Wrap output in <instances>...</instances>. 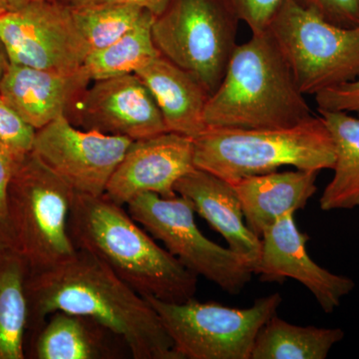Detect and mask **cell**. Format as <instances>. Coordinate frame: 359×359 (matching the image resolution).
<instances>
[{"label":"cell","instance_id":"cell-1","mask_svg":"<svg viewBox=\"0 0 359 359\" xmlns=\"http://www.w3.org/2000/svg\"><path fill=\"white\" fill-rule=\"evenodd\" d=\"M27 332L55 311L92 318L121 337L134 359H181L159 314L143 295L85 250L26 280Z\"/></svg>","mask_w":359,"mask_h":359},{"label":"cell","instance_id":"cell-2","mask_svg":"<svg viewBox=\"0 0 359 359\" xmlns=\"http://www.w3.org/2000/svg\"><path fill=\"white\" fill-rule=\"evenodd\" d=\"M69 231L76 249L100 259L144 297L180 304L195 297L198 276L105 196L75 193Z\"/></svg>","mask_w":359,"mask_h":359},{"label":"cell","instance_id":"cell-3","mask_svg":"<svg viewBox=\"0 0 359 359\" xmlns=\"http://www.w3.org/2000/svg\"><path fill=\"white\" fill-rule=\"evenodd\" d=\"M289 65L268 32L238 44L218 88L208 99L207 127L273 129L294 126L314 114Z\"/></svg>","mask_w":359,"mask_h":359},{"label":"cell","instance_id":"cell-4","mask_svg":"<svg viewBox=\"0 0 359 359\" xmlns=\"http://www.w3.org/2000/svg\"><path fill=\"white\" fill-rule=\"evenodd\" d=\"M194 164L233 184L285 166L320 172L334 166V145L320 115L273 129L207 127L193 139Z\"/></svg>","mask_w":359,"mask_h":359},{"label":"cell","instance_id":"cell-5","mask_svg":"<svg viewBox=\"0 0 359 359\" xmlns=\"http://www.w3.org/2000/svg\"><path fill=\"white\" fill-rule=\"evenodd\" d=\"M75 192L33 151L18 162L8 189L6 231L28 276L76 254L69 216Z\"/></svg>","mask_w":359,"mask_h":359},{"label":"cell","instance_id":"cell-6","mask_svg":"<svg viewBox=\"0 0 359 359\" xmlns=\"http://www.w3.org/2000/svg\"><path fill=\"white\" fill-rule=\"evenodd\" d=\"M268 32L304 95L316 96L359 75V27L332 25L287 0Z\"/></svg>","mask_w":359,"mask_h":359},{"label":"cell","instance_id":"cell-7","mask_svg":"<svg viewBox=\"0 0 359 359\" xmlns=\"http://www.w3.org/2000/svg\"><path fill=\"white\" fill-rule=\"evenodd\" d=\"M238 22L222 0H169L154 18L153 39L161 55L197 78L211 96L237 47Z\"/></svg>","mask_w":359,"mask_h":359},{"label":"cell","instance_id":"cell-8","mask_svg":"<svg viewBox=\"0 0 359 359\" xmlns=\"http://www.w3.org/2000/svg\"><path fill=\"white\" fill-rule=\"evenodd\" d=\"M146 299L159 314L181 359H250L257 335L278 313L282 295L257 299L248 309L218 302H185Z\"/></svg>","mask_w":359,"mask_h":359},{"label":"cell","instance_id":"cell-9","mask_svg":"<svg viewBox=\"0 0 359 359\" xmlns=\"http://www.w3.org/2000/svg\"><path fill=\"white\" fill-rule=\"evenodd\" d=\"M127 208L135 221L194 275L216 283L230 294H240L252 280V264L203 235L196 224L195 209L183 196L142 194Z\"/></svg>","mask_w":359,"mask_h":359},{"label":"cell","instance_id":"cell-10","mask_svg":"<svg viewBox=\"0 0 359 359\" xmlns=\"http://www.w3.org/2000/svg\"><path fill=\"white\" fill-rule=\"evenodd\" d=\"M0 39L13 65L72 72L83 67L90 48L72 8L60 0H37L0 14Z\"/></svg>","mask_w":359,"mask_h":359},{"label":"cell","instance_id":"cell-11","mask_svg":"<svg viewBox=\"0 0 359 359\" xmlns=\"http://www.w3.org/2000/svg\"><path fill=\"white\" fill-rule=\"evenodd\" d=\"M132 140L75 126L65 116L37 130L33 153L75 193L103 196Z\"/></svg>","mask_w":359,"mask_h":359},{"label":"cell","instance_id":"cell-12","mask_svg":"<svg viewBox=\"0 0 359 359\" xmlns=\"http://www.w3.org/2000/svg\"><path fill=\"white\" fill-rule=\"evenodd\" d=\"M68 119L79 128L132 141L168 132L154 97L135 73L92 81Z\"/></svg>","mask_w":359,"mask_h":359},{"label":"cell","instance_id":"cell-13","mask_svg":"<svg viewBox=\"0 0 359 359\" xmlns=\"http://www.w3.org/2000/svg\"><path fill=\"white\" fill-rule=\"evenodd\" d=\"M294 214L283 215L264 231L254 275L259 276L262 282L297 280L313 294L325 313H334L342 299L353 292L355 283L348 276L321 268L309 257L306 250L309 237L297 228Z\"/></svg>","mask_w":359,"mask_h":359},{"label":"cell","instance_id":"cell-14","mask_svg":"<svg viewBox=\"0 0 359 359\" xmlns=\"http://www.w3.org/2000/svg\"><path fill=\"white\" fill-rule=\"evenodd\" d=\"M195 168L190 137L165 132L132 141L104 196L123 207L142 194L174 197L177 182Z\"/></svg>","mask_w":359,"mask_h":359},{"label":"cell","instance_id":"cell-15","mask_svg":"<svg viewBox=\"0 0 359 359\" xmlns=\"http://www.w3.org/2000/svg\"><path fill=\"white\" fill-rule=\"evenodd\" d=\"M91 82L83 67L58 72L11 63L0 84V95L39 130L59 117L68 118Z\"/></svg>","mask_w":359,"mask_h":359},{"label":"cell","instance_id":"cell-16","mask_svg":"<svg viewBox=\"0 0 359 359\" xmlns=\"http://www.w3.org/2000/svg\"><path fill=\"white\" fill-rule=\"evenodd\" d=\"M175 191L190 201L195 212L226 240L229 249L255 266L261 255L262 240L248 228L233 184L195 168L177 182Z\"/></svg>","mask_w":359,"mask_h":359},{"label":"cell","instance_id":"cell-17","mask_svg":"<svg viewBox=\"0 0 359 359\" xmlns=\"http://www.w3.org/2000/svg\"><path fill=\"white\" fill-rule=\"evenodd\" d=\"M318 173L299 169L275 171L233 183L248 228L261 238L283 215L304 209L318 190Z\"/></svg>","mask_w":359,"mask_h":359},{"label":"cell","instance_id":"cell-18","mask_svg":"<svg viewBox=\"0 0 359 359\" xmlns=\"http://www.w3.org/2000/svg\"><path fill=\"white\" fill-rule=\"evenodd\" d=\"M136 74L154 97L168 132L194 139L207 128L204 113L210 94L197 78L162 55Z\"/></svg>","mask_w":359,"mask_h":359},{"label":"cell","instance_id":"cell-19","mask_svg":"<svg viewBox=\"0 0 359 359\" xmlns=\"http://www.w3.org/2000/svg\"><path fill=\"white\" fill-rule=\"evenodd\" d=\"M33 337L36 359H116L129 353L124 340L104 325L65 311L51 313Z\"/></svg>","mask_w":359,"mask_h":359},{"label":"cell","instance_id":"cell-20","mask_svg":"<svg viewBox=\"0 0 359 359\" xmlns=\"http://www.w3.org/2000/svg\"><path fill=\"white\" fill-rule=\"evenodd\" d=\"M28 269L6 229L0 230V359L25 358Z\"/></svg>","mask_w":359,"mask_h":359},{"label":"cell","instance_id":"cell-21","mask_svg":"<svg viewBox=\"0 0 359 359\" xmlns=\"http://www.w3.org/2000/svg\"><path fill=\"white\" fill-rule=\"evenodd\" d=\"M334 145V177L320 200L325 212L359 207V116L318 110Z\"/></svg>","mask_w":359,"mask_h":359},{"label":"cell","instance_id":"cell-22","mask_svg":"<svg viewBox=\"0 0 359 359\" xmlns=\"http://www.w3.org/2000/svg\"><path fill=\"white\" fill-rule=\"evenodd\" d=\"M344 337L341 328L299 327L276 314L259 330L250 359H325Z\"/></svg>","mask_w":359,"mask_h":359},{"label":"cell","instance_id":"cell-23","mask_svg":"<svg viewBox=\"0 0 359 359\" xmlns=\"http://www.w3.org/2000/svg\"><path fill=\"white\" fill-rule=\"evenodd\" d=\"M154 18V14L148 11L138 25L114 43L90 52L83 68L92 81L136 74L137 71L161 55L153 39Z\"/></svg>","mask_w":359,"mask_h":359},{"label":"cell","instance_id":"cell-24","mask_svg":"<svg viewBox=\"0 0 359 359\" xmlns=\"http://www.w3.org/2000/svg\"><path fill=\"white\" fill-rule=\"evenodd\" d=\"M80 33L90 52L105 48L140 22L149 11L121 4H95L71 6Z\"/></svg>","mask_w":359,"mask_h":359},{"label":"cell","instance_id":"cell-25","mask_svg":"<svg viewBox=\"0 0 359 359\" xmlns=\"http://www.w3.org/2000/svg\"><path fill=\"white\" fill-rule=\"evenodd\" d=\"M36 132L0 95V146L20 162L32 152Z\"/></svg>","mask_w":359,"mask_h":359},{"label":"cell","instance_id":"cell-26","mask_svg":"<svg viewBox=\"0 0 359 359\" xmlns=\"http://www.w3.org/2000/svg\"><path fill=\"white\" fill-rule=\"evenodd\" d=\"M252 34L268 32L269 26L287 0H222Z\"/></svg>","mask_w":359,"mask_h":359},{"label":"cell","instance_id":"cell-27","mask_svg":"<svg viewBox=\"0 0 359 359\" xmlns=\"http://www.w3.org/2000/svg\"><path fill=\"white\" fill-rule=\"evenodd\" d=\"M332 25L359 27V0H294Z\"/></svg>","mask_w":359,"mask_h":359},{"label":"cell","instance_id":"cell-28","mask_svg":"<svg viewBox=\"0 0 359 359\" xmlns=\"http://www.w3.org/2000/svg\"><path fill=\"white\" fill-rule=\"evenodd\" d=\"M318 110L340 111L359 116V75L355 79L316 94Z\"/></svg>","mask_w":359,"mask_h":359},{"label":"cell","instance_id":"cell-29","mask_svg":"<svg viewBox=\"0 0 359 359\" xmlns=\"http://www.w3.org/2000/svg\"><path fill=\"white\" fill-rule=\"evenodd\" d=\"M18 164V161L14 159L13 155L9 154L6 149L0 146V224L4 226V229H6L9 185Z\"/></svg>","mask_w":359,"mask_h":359},{"label":"cell","instance_id":"cell-30","mask_svg":"<svg viewBox=\"0 0 359 359\" xmlns=\"http://www.w3.org/2000/svg\"><path fill=\"white\" fill-rule=\"evenodd\" d=\"M63 4L69 6H87L95 4H131L146 9L158 15L164 11L169 0H60Z\"/></svg>","mask_w":359,"mask_h":359},{"label":"cell","instance_id":"cell-31","mask_svg":"<svg viewBox=\"0 0 359 359\" xmlns=\"http://www.w3.org/2000/svg\"><path fill=\"white\" fill-rule=\"evenodd\" d=\"M9 65H11V60H9L8 54H7L4 42L0 39V84H1Z\"/></svg>","mask_w":359,"mask_h":359},{"label":"cell","instance_id":"cell-32","mask_svg":"<svg viewBox=\"0 0 359 359\" xmlns=\"http://www.w3.org/2000/svg\"><path fill=\"white\" fill-rule=\"evenodd\" d=\"M7 1H8L9 8H13V7L22 6L28 2L37 1V0H7Z\"/></svg>","mask_w":359,"mask_h":359},{"label":"cell","instance_id":"cell-33","mask_svg":"<svg viewBox=\"0 0 359 359\" xmlns=\"http://www.w3.org/2000/svg\"><path fill=\"white\" fill-rule=\"evenodd\" d=\"M9 8L8 1L7 0H0V14L4 13Z\"/></svg>","mask_w":359,"mask_h":359},{"label":"cell","instance_id":"cell-34","mask_svg":"<svg viewBox=\"0 0 359 359\" xmlns=\"http://www.w3.org/2000/svg\"><path fill=\"white\" fill-rule=\"evenodd\" d=\"M1 229H4V226H2V224H0V230H1Z\"/></svg>","mask_w":359,"mask_h":359}]
</instances>
